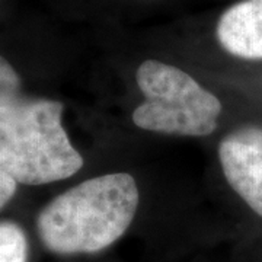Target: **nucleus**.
Returning a JSON list of instances; mask_svg holds the SVG:
<instances>
[{
  "label": "nucleus",
  "mask_w": 262,
  "mask_h": 262,
  "mask_svg": "<svg viewBox=\"0 0 262 262\" xmlns=\"http://www.w3.org/2000/svg\"><path fill=\"white\" fill-rule=\"evenodd\" d=\"M130 173H106L69 188L37 217L41 244L57 255H89L113 246L128 230L139 207Z\"/></svg>",
  "instance_id": "1"
},
{
  "label": "nucleus",
  "mask_w": 262,
  "mask_h": 262,
  "mask_svg": "<svg viewBox=\"0 0 262 262\" xmlns=\"http://www.w3.org/2000/svg\"><path fill=\"white\" fill-rule=\"evenodd\" d=\"M28 258L25 230L15 222L0 220V262H28Z\"/></svg>",
  "instance_id": "6"
},
{
  "label": "nucleus",
  "mask_w": 262,
  "mask_h": 262,
  "mask_svg": "<svg viewBox=\"0 0 262 262\" xmlns=\"http://www.w3.org/2000/svg\"><path fill=\"white\" fill-rule=\"evenodd\" d=\"M20 77L13 66L5 57L0 56V106L20 98Z\"/></svg>",
  "instance_id": "7"
},
{
  "label": "nucleus",
  "mask_w": 262,
  "mask_h": 262,
  "mask_svg": "<svg viewBox=\"0 0 262 262\" xmlns=\"http://www.w3.org/2000/svg\"><path fill=\"white\" fill-rule=\"evenodd\" d=\"M219 159L232 189L262 217V127L229 133L219 144Z\"/></svg>",
  "instance_id": "4"
},
{
  "label": "nucleus",
  "mask_w": 262,
  "mask_h": 262,
  "mask_svg": "<svg viewBox=\"0 0 262 262\" xmlns=\"http://www.w3.org/2000/svg\"><path fill=\"white\" fill-rule=\"evenodd\" d=\"M136 79L144 96L133 113L139 128L187 137L214 133L222 102L192 76L175 66L146 60Z\"/></svg>",
  "instance_id": "3"
},
{
  "label": "nucleus",
  "mask_w": 262,
  "mask_h": 262,
  "mask_svg": "<svg viewBox=\"0 0 262 262\" xmlns=\"http://www.w3.org/2000/svg\"><path fill=\"white\" fill-rule=\"evenodd\" d=\"M217 38L226 51L245 60H262V0H242L219 19Z\"/></svg>",
  "instance_id": "5"
},
{
  "label": "nucleus",
  "mask_w": 262,
  "mask_h": 262,
  "mask_svg": "<svg viewBox=\"0 0 262 262\" xmlns=\"http://www.w3.org/2000/svg\"><path fill=\"white\" fill-rule=\"evenodd\" d=\"M63 103L20 96L0 106V172L18 184L46 185L73 177L83 158L63 127Z\"/></svg>",
  "instance_id": "2"
},
{
  "label": "nucleus",
  "mask_w": 262,
  "mask_h": 262,
  "mask_svg": "<svg viewBox=\"0 0 262 262\" xmlns=\"http://www.w3.org/2000/svg\"><path fill=\"white\" fill-rule=\"evenodd\" d=\"M16 188L18 182L15 179L10 178L5 172H0V208L6 206L12 200V196L16 192Z\"/></svg>",
  "instance_id": "8"
}]
</instances>
